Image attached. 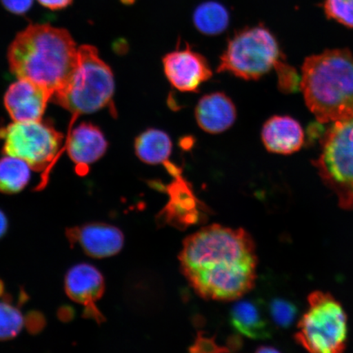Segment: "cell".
Returning <instances> with one entry per match:
<instances>
[{
	"label": "cell",
	"mask_w": 353,
	"mask_h": 353,
	"mask_svg": "<svg viewBox=\"0 0 353 353\" xmlns=\"http://www.w3.org/2000/svg\"><path fill=\"white\" fill-rule=\"evenodd\" d=\"M179 259L190 285L205 299H239L253 289L257 277L254 242L243 228H202L184 240Z\"/></svg>",
	"instance_id": "1"
},
{
	"label": "cell",
	"mask_w": 353,
	"mask_h": 353,
	"mask_svg": "<svg viewBox=\"0 0 353 353\" xmlns=\"http://www.w3.org/2000/svg\"><path fill=\"white\" fill-rule=\"evenodd\" d=\"M77 56L78 47L68 30L50 24L29 25L8 50L12 73L37 83L52 97L68 81Z\"/></svg>",
	"instance_id": "2"
},
{
	"label": "cell",
	"mask_w": 353,
	"mask_h": 353,
	"mask_svg": "<svg viewBox=\"0 0 353 353\" xmlns=\"http://www.w3.org/2000/svg\"><path fill=\"white\" fill-rule=\"evenodd\" d=\"M301 90L306 104L320 123L353 118V54L328 50L309 57L302 68Z\"/></svg>",
	"instance_id": "3"
},
{
	"label": "cell",
	"mask_w": 353,
	"mask_h": 353,
	"mask_svg": "<svg viewBox=\"0 0 353 353\" xmlns=\"http://www.w3.org/2000/svg\"><path fill=\"white\" fill-rule=\"evenodd\" d=\"M114 78L112 70L101 59L92 46L78 47L77 65L65 86L52 95L51 101L70 113L68 134L82 114H91L107 107L114 108Z\"/></svg>",
	"instance_id": "4"
},
{
	"label": "cell",
	"mask_w": 353,
	"mask_h": 353,
	"mask_svg": "<svg viewBox=\"0 0 353 353\" xmlns=\"http://www.w3.org/2000/svg\"><path fill=\"white\" fill-rule=\"evenodd\" d=\"M63 135L48 121L14 122L0 129L3 153L23 160L37 172H43L35 191L46 187L52 168L61 157Z\"/></svg>",
	"instance_id": "5"
},
{
	"label": "cell",
	"mask_w": 353,
	"mask_h": 353,
	"mask_svg": "<svg viewBox=\"0 0 353 353\" xmlns=\"http://www.w3.org/2000/svg\"><path fill=\"white\" fill-rule=\"evenodd\" d=\"M347 316L332 295L315 291L308 296V307L298 324L295 339L314 353H339L346 347Z\"/></svg>",
	"instance_id": "6"
},
{
	"label": "cell",
	"mask_w": 353,
	"mask_h": 353,
	"mask_svg": "<svg viewBox=\"0 0 353 353\" xmlns=\"http://www.w3.org/2000/svg\"><path fill=\"white\" fill-rule=\"evenodd\" d=\"M281 57L276 39L265 26L243 29L228 41L220 57L218 72L255 81L276 68Z\"/></svg>",
	"instance_id": "7"
},
{
	"label": "cell",
	"mask_w": 353,
	"mask_h": 353,
	"mask_svg": "<svg viewBox=\"0 0 353 353\" xmlns=\"http://www.w3.org/2000/svg\"><path fill=\"white\" fill-rule=\"evenodd\" d=\"M314 165L339 205L353 210V118L334 123L326 132Z\"/></svg>",
	"instance_id": "8"
},
{
	"label": "cell",
	"mask_w": 353,
	"mask_h": 353,
	"mask_svg": "<svg viewBox=\"0 0 353 353\" xmlns=\"http://www.w3.org/2000/svg\"><path fill=\"white\" fill-rule=\"evenodd\" d=\"M163 65L167 79L181 92H197L213 76L208 61L188 44L166 54Z\"/></svg>",
	"instance_id": "9"
},
{
	"label": "cell",
	"mask_w": 353,
	"mask_h": 353,
	"mask_svg": "<svg viewBox=\"0 0 353 353\" xmlns=\"http://www.w3.org/2000/svg\"><path fill=\"white\" fill-rule=\"evenodd\" d=\"M65 290L72 301L85 307L83 314L87 319L99 324L105 321L96 305L105 292L104 277L99 269L88 263L74 265L66 273Z\"/></svg>",
	"instance_id": "10"
},
{
	"label": "cell",
	"mask_w": 353,
	"mask_h": 353,
	"mask_svg": "<svg viewBox=\"0 0 353 353\" xmlns=\"http://www.w3.org/2000/svg\"><path fill=\"white\" fill-rule=\"evenodd\" d=\"M72 247L79 245L90 257L105 259L121 252L125 236L121 229L108 223H92L65 231Z\"/></svg>",
	"instance_id": "11"
},
{
	"label": "cell",
	"mask_w": 353,
	"mask_h": 353,
	"mask_svg": "<svg viewBox=\"0 0 353 353\" xmlns=\"http://www.w3.org/2000/svg\"><path fill=\"white\" fill-rule=\"evenodd\" d=\"M108 148L103 131L92 123L83 122L65 137L61 156L65 150L74 165L78 175L88 174L90 165L100 160Z\"/></svg>",
	"instance_id": "12"
},
{
	"label": "cell",
	"mask_w": 353,
	"mask_h": 353,
	"mask_svg": "<svg viewBox=\"0 0 353 353\" xmlns=\"http://www.w3.org/2000/svg\"><path fill=\"white\" fill-rule=\"evenodd\" d=\"M52 95L29 79H19L4 95V105L14 122L41 121Z\"/></svg>",
	"instance_id": "13"
},
{
	"label": "cell",
	"mask_w": 353,
	"mask_h": 353,
	"mask_svg": "<svg viewBox=\"0 0 353 353\" xmlns=\"http://www.w3.org/2000/svg\"><path fill=\"white\" fill-rule=\"evenodd\" d=\"M166 191L170 201L161 213L164 223L182 229L197 223L204 208L194 194L191 184L180 175L168 185Z\"/></svg>",
	"instance_id": "14"
},
{
	"label": "cell",
	"mask_w": 353,
	"mask_h": 353,
	"mask_svg": "<svg viewBox=\"0 0 353 353\" xmlns=\"http://www.w3.org/2000/svg\"><path fill=\"white\" fill-rule=\"evenodd\" d=\"M195 114L202 130L216 134L228 130L235 123L236 108L229 97L217 92L198 101Z\"/></svg>",
	"instance_id": "15"
},
{
	"label": "cell",
	"mask_w": 353,
	"mask_h": 353,
	"mask_svg": "<svg viewBox=\"0 0 353 353\" xmlns=\"http://www.w3.org/2000/svg\"><path fill=\"white\" fill-rule=\"evenodd\" d=\"M263 143L269 152L291 154L301 148L304 134L301 125L290 117H274L264 123Z\"/></svg>",
	"instance_id": "16"
},
{
	"label": "cell",
	"mask_w": 353,
	"mask_h": 353,
	"mask_svg": "<svg viewBox=\"0 0 353 353\" xmlns=\"http://www.w3.org/2000/svg\"><path fill=\"white\" fill-rule=\"evenodd\" d=\"M230 322L238 333L254 339L270 336L271 329L262 308L257 303L249 300L234 304L230 312Z\"/></svg>",
	"instance_id": "17"
},
{
	"label": "cell",
	"mask_w": 353,
	"mask_h": 353,
	"mask_svg": "<svg viewBox=\"0 0 353 353\" xmlns=\"http://www.w3.org/2000/svg\"><path fill=\"white\" fill-rule=\"evenodd\" d=\"M172 148L170 136L157 129L145 130L137 137L134 142L137 157L148 165H167L170 162Z\"/></svg>",
	"instance_id": "18"
},
{
	"label": "cell",
	"mask_w": 353,
	"mask_h": 353,
	"mask_svg": "<svg viewBox=\"0 0 353 353\" xmlns=\"http://www.w3.org/2000/svg\"><path fill=\"white\" fill-rule=\"evenodd\" d=\"M32 168L21 159L6 156L0 159V192L16 194L30 182Z\"/></svg>",
	"instance_id": "19"
},
{
	"label": "cell",
	"mask_w": 353,
	"mask_h": 353,
	"mask_svg": "<svg viewBox=\"0 0 353 353\" xmlns=\"http://www.w3.org/2000/svg\"><path fill=\"white\" fill-rule=\"evenodd\" d=\"M229 19L227 8L214 1L201 4L193 15L194 24L199 32L208 35L223 33L229 25Z\"/></svg>",
	"instance_id": "20"
},
{
	"label": "cell",
	"mask_w": 353,
	"mask_h": 353,
	"mask_svg": "<svg viewBox=\"0 0 353 353\" xmlns=\"http://www.w3.org/2000/svg\"><path fill=\"white\" fill-rule=\"evenodd\" d=\"M24 317L19 308L10 302H0V341H10L24 326Z\"/></svg>",
	"instance_id": "21"
},
{
	"label": "cell",
	"mask_w": 353,
	"mask_h": 353,
	"mask_svg": "<svg viewBox=\"0 0 353 353\" xmlns=\"http://www.w3.org/2000/svg\"><path fill=\"white\" fill-rule=\"evenodd\" d=\"M323 8L328 19L353 29V0H325Z\"/></svg>",
	"instance_id": "22"
},
{
	"label": "cell",
	"mask_w": 353,
	"mask_h": 353,
	"mask_svg": "<svg viewBox=\"0 0 353 353\" xmlns=\"http://www.w3.org/2000/svg\"><path fill=\"white\" fill-rule=\"evenodd\" d=\"M271 314L278 325L286 326L292 322L295 308L285 301H274L271 305Z\"/></svg>",
	"instance_id": "23"
},
{
	"label": "cell",
	"mask_w": 353,
	"mask_h": 353,
	"mask_svg": "<svg viewBox=\"0 0 353 353\" xmlns=\"http://www.w3.org/2000/svg\"><path fill=\"white\" fill-rule=\"evenodd\" d=\"M190 351L192 352H228L229 348L221 347L217 345L214 339L205 338L199 334L195 343L193 344Z\"/></svg>",
	"instance_id": "24"
},
{
	"label": "cell",
	"mask_w": 353,
	"mask_h": 353,
	"mask_svg": "<svg viewBox=\"0 0 353 353\" xmlns=\"http://www.w3.org/2000/svg\"><path fill=\"white\" fill-rule=\"evenodd\" d=\"M8 12L15 15H24L32 8L34 0H0Z\"/></svg>",
	"instance_id": "25"
},
{
	"label": "cell",
	"mask_w": 353,
	"mask_h": 353,
	"mask_svg": "<svg viewBox=\"0 0 353 353\" xmlns=\"http://www.w3.org/2000/svg\"><path fill=\"white\" fill-rule=\"evenodd\" d=\"M41 6L52 11L65 10L72 6L74 0H37Z\"/></svg>",
	"instance_id": "26"
},
{
	"label": "cell",
	"mask_w": 353,
	"mask_h": 353,
	"mask_svg": "<svg viewBox=\"0 0 353 353\" xmlns=\"http://www.w3.org/2000/svg\"><path fill=\"white\" fill-rule=\"evenodd\" d=\"M28 327L32 331V332H34V331L41 330L43 328L44 321L41 319V316L38 314H30L28 317Z\"/></svg>",
	"instance_id": "27"
},
{
	"label": "cell",
	"mask_w": 353,
	"mask_h": 353,
	"mask_svg": "<svg viewBox=\"0 0 353 353\" xmlns=\"http://www.w3.org/2000/svg\"><path fill=\"white\" fill-rule=\"evenodd\" d=\"M8 228V221L6 214L0 210V240L6 236Z\"/></svg>",
	"instance_id": "28"
},
{
	"label": "cell",
	"mask_w": 353,
	"mask_h": 353,
	"mask_svg": "<svg viewBox=\"0 0 353 353\" xmlns=\"http://www.w3.org/2000/svg\"><path fill=\"white\" fill-rule=\"evenodd\" d=\"M4 285L1 281H0V296L3 294Z\"/></svg>",
	"instance_id": "29"
}]
</instances>
